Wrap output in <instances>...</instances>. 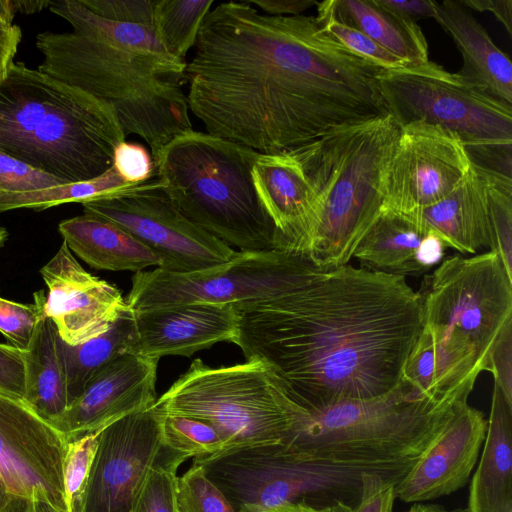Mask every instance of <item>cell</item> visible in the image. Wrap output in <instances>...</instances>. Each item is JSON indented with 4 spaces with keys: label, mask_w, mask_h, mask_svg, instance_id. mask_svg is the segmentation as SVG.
Instances as JSON below:
<instances>
[{
    "label": "cell",
    "mask_w": 512,
    "mask_h": 512,
    "mask_svg": "<svg viewBox=\"0 0 512 512\" xmlns=\"http://www.w3.org/2000/svg\"><path fill=\"white\" fill-rule=\"evenodd\" d=\"M185 460L175 453L156 465L147 476L132 512H177L176 471Z\"/></svg>",
    "instance_id": "cell-35"
},
{
    "label": "cell",
    "mask_w": 512,
    "mask_h": 512,
    "mask_svg": "<svg viewBox=\"0 0 512 512\" xmlns=\"http://www.w3.org/2000/svg\"><path fill=\"white\" fill-rule=\"evenodd\" d=\"M177 512H237L224 493L194 463L176 483Z\"/></svg>",
    "instance_id": "cell-33"
},
{
    "label": "cell",
    "mask_w": 512,
    "mask_h": 512,
    "mask_svg": "<svg viewBox=\"0 0 512 512\" xmlns=\"http://www.w3.org/2000/svg\"><path fill=\"white\" fill-rule=\"evenodd\" d=\"M161 434L164 447L186 459L214 455L224 448L210 424L187 416L163 414Z\"/></svg>",
    "instance_id": "cell-32"
},
{
    "label": "cell",
    "mask_w": 512,
    "mask_h": 512,
    "mask_svg": "<svg viewBox=\"0 0 512 512\" xmlns=\"http://www.w3.org/2000/svg\"><path fill=\"white\" fill-rule=\"evenodd\" d=\"M20 512H64L46 500L31 498L23 501Z\"/></svg>",
    "instance_id": "cell-50"
},
{
    "label": "cell",
    "mask_w": 512,
    "mask_h": 512,
    "mask_svg": "<svg viewBox=\"0 0 512 512\" xmlns=\"http://www.w3.org/2000/svg\"><path fill=\"white\" fill-rule=\"evenodd\" d=\"M58 332L53 321L45 317L28 349L25 362V402L49 423L68 407L66 379L58 351Z\"/></svg>",
    "instance_id": "cell-27"
},
{
    "label": "cell",
    "mask_w": 512,
    "mask_h": 512,
    "mask_svg": "<svg viewBox=\"0 0 512 512\" xmlns=\"http://www.w3.org/2000/svg\"><path fill=\"white\" fill-rule=\"evenodd\" d=\"M404 215L438 234L447 247L460 253L490 250L484 184L474 164L461 183L443 199Z\"/></svg>",
    "instance_id": "cell-23"
},
{
    "label": "cell",
    "mask_w": 512,
    "mask_h": 512,
    "mask_svg": "<svg viewBox=\"0 0 512 512\" xmlns=\"http://www.w3.org/2000/svg\"><path fill=\"white\" fill-rule=\"evenodd\" d=\"M136 344L134 311L129 307L105 333L76 346L59 336L57 345L64 368L68 406L82 393L89 379L116 356L133 352Z\"/></svg>",
    "instance_id": "cell-28"
},
{
    "label": "cell",
    "mask_w": 512,
    "mask_h": 512,
    "mask_svg": "<svg viewBox=\"0 0 512 512\" xmlns=\"http://www.w3.org/2000/svg\"><path fill=\"white\" fill-rule=\"evenodd\" d=\"M399 133L388 114L287 151L300 163L317 198L303 255L320 270L349 264L381 214L384 173Z\"/></svg>",
    "instance_id": "cell-6"
},
{
    "label": "cell",
    "mask_w": 512,
    "mask_h": 512,
    "mask_svg": "<svg viewBox=\"0 0 512 512\" xmlns=\"http://www.w3.org/2000/svg\"><path fill=\"white\" fill-rule=\"evenodd\" d=\"M13 9L16 12L23 14H32L38 12L44 8H49L51 0H40V1H26V0H11Z\"/></svg>",
    "instance_id": "cell-49"
},
{
    "label": "cell",
    "mask_w": 512,
    "mask_h": 512,
    "mask_svg": "<svg viewBox=\"0 0 512 512\" xmlns=\"http://www.w3.org/2000/svg\"><path fill=\"white\" fill-rule=\"evenodd\" d=\"M99 432L69 442L64 460V489L69 512H77L98 446Z\"/></svg>",
    "instance_id": "cell-37"
},
{
    "label": "cell",
    "mask_w": 512,
    "mask_h": 512,
    "mask_svg": "<svg viewBox=\"0 0 512 512\" xmlns=\"http://www.w3.org/2000/svg\"><path fill=\"white\" fill-rule=\"evenodd\" d=\"M416 293L421 329L403 378L430 398H468L512 320V278L493 251L455 254L425 275Z\"/></svg>",
    "instance_id": "cell-4"
},
{
    "label": "cell",
    "mask_w": 512,
    "mask_h": 512,
    "mask_svg": "<svg viewBox=\"0 0 512 512\" xmlns=\"http://www.w3.org/2000/svg\"><path fill=\"white\" fill-rule=\"evenodd\" d=\"M0 391L24 399L26 391L23 352L0 343Z\"/></svg>",
    "instance_id": "cell-43"
},
{
    "label": "cell",
    "mask_w": 512,
    "mask_h": 512,
    "mask_svg": "<svg viewBox=\"0 0 512 512\" xmlns=\"http://www.w3.org/2000/svg\"><path fill=\"white\" fill-rule=\"evenodd\" d=\"M379 83L389 115L400 127L422 123L446 129L461 140L473 164L511 176L512 106L430 60L384 70Z\"/></svg>",
    "instance_id": "cell-10"
},
{
    "label": "cell",
    "mask_w": 512,
    "mask_h": 512,
    "mask_svg": "<svg viewBox=\"0 0 512 512\" xmlns=\"http://www.w3.org/2000/svg\"><path fill=\"white\" fill-rule=\"evenodd\" d=\"M476 167L484 184L489 251L498 254L507 275L512 278V178L494 170Z\"/></svg>",
    "instance_id": "cell-31"
},
{
    "label": "cell",
    "mask_w": 512,
    "mask_h": 512,
    "mask_svg": "<svg viewBox=\"0 0 512 512\" xmlns=\"http://www.w3.org/2000/svg\"><path fill=\"white\" fill-rule=\"evenodd\" d=\"M84 214L129 232L160 259L159 269L190 273L237 255L226 243L186 219L155 177L119 194L82 203Z\"/></svg>",
    "instance_id": "cell-12"
},
{
    "label": "cell",
    "mask_w": 512,
    "mask_h": 512,
    "mask_svg": "<svg viewBox=\"0 0 512 512\" xmlns=\"http://www.w3.org/2000/svg\"><path fill=\"white\" fill-rule=\"evenodd\" d=\"M512 404V320L508 321L497 336L488 355L486 370Z\"/></svg>",
    "instance_id": "cell-41"
},
{
    "label": "cell",
    "mask_w": 512,
    "mask_h": 512,
    "mask_svg": "<svg viewBox=\"0 0 512 512\" xmlns=\"http://www.w3.org/2000/svg\"><path fill=\"white\" fill-rule=\"evenodd\" d=\"M14 15L12 1L0 0V83L14 62L22 38L20 27L13 24Z\"/></svg>",
    "instance_id": "cell-44"
},
{
    "label": "cell",
    "mask_w": 512,
    "mask_h": 512,
    "mask_svg": "<svg viewBox=\"0 0 512 512\" xmlns=\"http://www.w3.org/2000/svg\"><path fill=\"white\" fill-rule=\"evenodd\" d=\"M40 274L48 289L45 316L68 345L105 333L129 308L120 290L87 272L65 242Z\"/></svg>",
    "instance_id": "cell-16"
},
{
    "label": "cell",
    "mask_w": 512,
    "mask_h": 512,
    "mask_svg": "<svg viewBox=\"0 0 512 512\" xmlns=\"http://www.w3.org/2000/svg\"><path fill=\"white\" fill-rule=\"evenodd\" d=\"M257 195L280 232L284 248L303 254L317 198L300 163L289 152L261 154L252 167Z\"/></svg>",
    "instance_id": "cell-20"
},
{
    "label": "cell",
    "mask_w": 512,
    "mask_h": 512,
    "mask_svg": "<svg viewBox=\"0 0 512 512\" xmlns=\"http://www.w3.org/2000/svg\"><path fill=\"white\" fill-rule=\"evenodd\" d=\"M8 231L6 228L0 226V247L3 246V244L5 243V241L7 240L8 238Z\"/></svg>",
    "instance_id": "cell-52"
},
{
    "label": "cell",
    "mask_w": 512,
    "mask_h": 512,
    "mask_svg": "<svg viewBox=\"0 0 512 512\" xmlns=\"http://www.w3.org/2000/svg\"><path fill=\"white\" fill-rule=\"evenodd\" d=\"M155 406L210 424L224 443L217 454L282 443L306 411L258 359L220 368L195 359Z\"/></svg>",
    "instance_id": "cell-9"
},
{
    "label": "cell",
    "mask_w": 512,
    "mask_h": 512,
    "mask_svg": "<svg viewBox=\"0 0 512 512\" xmlns=\"http://www.w3.org/2000/svg\"><path fill=\"white\" fill-rule=\"evenodd\" d=\"M235 341L307 410L382 396L402 380L421 329L406 278L346 264L278 297L233 305Z\"/></svg>",
    "instance_id": "cell-2"
},
{
    "label": "cell",
    "mask_w": 512,
    "mask_h": 512,
    "mask_svg": "<svg viewBox=\"0 0 512 512\" xmlns=\"http://www.w3.org/2000/svg\"><path fill=\"white\" fill-rule=\"evenodd\" d=\"M261 154L192 130L159 152L155 176L186 219L228 246L240 252L285 250L254 188L251 171Z\"/></svg>",
    "instance_id": "cell-7"
},
{
    "label": "cell",
    "mask_w": 512,
    "mask_h": 512,
    "mask_svg": "<svg viewBox=\"0 0 512 512\" xmlns=\"http://www.w3.org/2000/svg\"><path fill=\"white\" fill-rule=\"evenodd\" d=\"M67 446L24 399L0 391V480L14 499L41 498L69 512L63 476Z\"/></svg>",
    "instance_id": "cell-15"
},
{
    "label": "cell",
    "mask_w": 512,
    "mask_h": 512,
    "mask_svg": "<svg viewBox=\"0 0 512 512\" xmlns=\"http://www.w3.org/2000/svg\"><path fill=\"white\" fill-rule=\"evenodd\" d=\"M162 416L154 404L99 432L77 512H132L150 471L175 454L163 445Z\"/></svg>",
    "instance_id": "cell-13"
},
{
    "label": "cell",
    "mask_w": 512,
    "mask_h": 512,
    "mask_svg": "<svg viewBox=\"0 0 512 512\" xmlns=\"http://www.w3.org/2000/svg\"><path fill=\"white\" fill-rule=\"evenodd\" d=\"M71 32H43L37 70L110 106L127 137H141L154 159L175 137L193 130L187 62L170 55L150 28L107 20L80 0H51L48 8Z\"/></svg>",
    "instance_id": "cell-3"
},
{
    "label": "cell",
    "mask_w": 512,
    "mask_h": 512,
    "mask_svg": "<svg viewBox=\"0 0 512 512\" xmlns=\"http://www.w3.org/2000/svg\"><path fill=\"white\" fill-rule=\"evenodd\" d=\"M112 167L123 181L138 185L155 176V164L152 155L139 143H119L113 152Z\"/></svg>",
    "instance_id": "cell-39"
},
{
    "label": "cell",
    "mask_w": 512,
    "mask_h": 512,
    "mask_svg": "<svg viewBox=\"0 0 512 512\" xmlns=\"http://www.w3.org/2000/svg\"><path fill=\"white\" fill-rule=\"evenodd\" d=\"M318 5L337 20L366 34L408 66L429 61L428 44L421 28L377 5L374 0H326Z\"/></svg>",
    "instance_id": "cell-26"
},
{
    "label": "cell",
    "mask_w": 512,
    "mask_h": 512,
    "mask_svg": "<svg viewBox=\"0 0 512 512\" xmlns=\"http://www.w3.org/2000/svg\"><path fill=\"white\" fill-rule=\"evenodd\" d=\"M396 484L397 482L379 474H363L359 501L351 512H392Z\"/></svg>",
    "instance_id": "cell-42"
},
{
    "label": "cell",
    "mask_w": 512,
    "mask_h": 512,
    "mask_svg": "<svg viewBox=\"0 0 512 512\" xmlns=\"http://www.w3.org/2000/svg\"><path fill=\"white\" fill-rule=\"evenodd\" d=\"M487 429L481 411L462 402L453 417L396 484V498L420 503L449 495L468 481Z\"/></svg>",
    "instance_id": "cell-18"
},
{
    "label": "cell",
    "mask_w": 512,
    "mask_h": 512,
    "mask_svg": "<svg viewBox=\"0 0 512 512\" xmlns=\"http://www.w3.org/2000/svg\"><path fill=\"white\" fill-rule=\"evenodd\" d=\"M64 184L0 151V190L19 192Z\"/></svg>",
    "instance_id": "cell-40"
},
{
    "label": "cell",
    "mask_w": 512,
    "mask_h": 512,
    "mask_svg": "<svg viewBox=\"0 0 512 512\" xmlns=\"http://www.w3.org/2000/svg\"><path fill=\"white\" fill-rule=\"evenodd\" d=\"M352 508L353 507L343 499H333L327 504L303 500L287 502L272 507L245 505L237 512H351Z\"/></svg>",
    "instance_id": "cell-45"
},
{
    "label": "cell",
    "mask_w": 512,
    "mask_h": 512,
    "mask_svg": "<svg viewBox=\"0 0 512 512\" xmlns=\"http://www.w3.org/2000/svg\"><path fill=\"white\" fill-rule=\"evenodd\" d=\"M467 512H512V404L496 385Z\"/></svg>",
    "instance_id": "cell-24"
},
{
    "label": "cell",
    "mask_w": 512,
    "mask_h": 512,
    "mask_svg": "<svg viewBox=\"0 0 512 512\" xmlns=\"http://www.w3.org/2000/svg\"><path fill=\"white\" fill-rule=\"evenodd\" d=\"M246 2L271 16L301 15L313 5H317V1L314 0H249Z\"/></svg>",
    "instance_id": "cell-47"
},
{
    "label": "cell",
    "mask_w": 512,
    "mask_h": 512,
    "mask_svg": "<svg viewBox=\"0 0 512 512\" xmlns=\"http://www.w3.org/2000/svg\"><path fill=\"white\" fill-rule=\"evenodd\" d=\"M157 363L130 351L116 356L94 373L51 424L69 443L151 407L157 400Z\"/></svg>",
    "instance_id": "cell-17"
},
{
    "label": "cell",
    "mask_w": 512,
    "mask_h": 512,
    "mask_svg": "<svg viewBox=\"0 0 512 512\" xmlns=\"http://www.w3.org/2000/svg\"><path fill=\"white\" fill-rule=\"evenodd\" d=\"M125 139L110 106L22 62L0 83V151L64 183L105 173Z\"/></svg>",
    "instance_id": "cell-5"
},
{
    "label": "cell",
    "mask_w": 512,
    "mask_h": 512,
    "mask_svg": "<svg viewBox=\"0 0 512 512\" xmlns=\"http://www.w3.org/2000/svg\"><path fill=\"white\" fill-rule=\"evenodd\" d=\"M384 70L316 17L224 2L205 17L187 63L188 107L207 133L280 154L389 114L379 83Z\"/></svg>",
    "instance_id": "cell-1"
},
{
    "label": "cell",
    "mask_w": 512,
    "mask_h": 512,
    "mask_svg": "<svg viewBox=\"0 0 512 512\" xmlns=\"http://www.w3.org/2000/svg\"><path fill=\"white\" fill-rule=\"evenodd\" d=\"M435 20L452 37L463 59L457 75L472 89L512 106V63L459 0L437 4Z\"/></svg>",
    "instance_id": "cell-22"
},
{
    "label": "cell",
    "mask_w": 512,
    "mask_h": 512,
    "mask_svg": "<svg viewBox=\"0 0 512 512\" xmlns=\"http://www.w3.org/2000/svg\"><path fill=\"white\" fill-rule=\"evenodd\" d=\"M316 18L323 29L338 42L377 66L385 70L408 67L403 60L381 47L363 32L337 20L319 6L318 2Z\"/></svg>",
    "instance_id": "cell-36"
},
{
    "label": "cell",
    "mask_w": 512,
    "mask_h": 512,
    "mask_svg": "<svg viewBox=\"0 0 512 512\" xmlns=\"http://www.w3.org/2000/svg\"><path fill=\"white\" fill-rule=\"evenodd\" d=\"M58 231L71 252L92 268L108 271H142L160 266V259L121 227L83 214L63 220Z\"/></svg>",
    "instance_id": "cell-25"
},
{
    "label": "cell",
    "mask_w": 512,
    "mask_h": 512,
    "mask_svg": "<svg viewBox=\"0 0 512 512\" xmlns=\"http://www.w3.org/2000/svg\"><path fill=\"white\" fill-rule=\"evenodd\" d=\"M132 186L135 185L123 181L111 166L102 175L88 181L19 192L0 190V213L19 208L39 211L73 202L82 204L119 194Z\"/></svg>",
    "instance_id": "cell-29"
},
{
    "label": "cell",
    "mask_w": 512,
    "mask_h": 512,
    "mask_svg": "<svg viewBox=\"0 0 512 512\" xmlns=\"http://www.w3.org/2000/svg\"><path fill=\"white\" fill-rule=\"evenodd\" d=\"M375 3L402 19L416 23L436 17L438 2L433 0H374Z\"/></svg>",
    "instance_id": "cell-46"
},
{
    "label": "cell",
    "mask_w": 512,
    "mask_h": 512,
    "mask_svg": "<svg viewBox=\"0 0 512 512\" xmlns=\"http://www.w3.org/2000/svg\"><path fill=\"white\" fill-rule=\"evenodd\" d=\"M156 0H80L95 15L120 23L141 25L153 30ZM154 31V30H153Z\"/></svg>",
    "instance_id": "cell-38"
},
{
    "label": "cell",
    "mask_w": 512,
    "mask_h": 512,
    "mask_svg": "<svg viewBox=\"0 0 512 512\" xmlns=\"http://www.w3.org/2000/svg\"><path fill=\"white\" fill-rule=\"evenodd\" d=\"M133 352L151 359L189 357L219 342H234L238 315L232 304L190 303L134 311Z\"/></svg>",
    "instance_id": "cell-19"
},
{
    "label": "cell",
    "mask_w": 512,
    "mask_h": 512,
    "mask_svg": "<svg viewBox=\"0 0 512 512\" xmlns=\"http://www.w3.org/2000/svg\"><path fill=\"white\" fill-rule=\"evenodd\" d=\"M461 140L438 126L400 127L383 178V209L410 213L443 199L472 167Z\"/></svg>",
    "instance_id": "cell-14"
},
{
    "label": "cell",
    "mask_w": 512,
    "mask_h": 512,
    "mask_svg": "<svg viewBox=\"0 0 512 512\" xmlns=\"http://www.w3.org/2000/svg\"><path fill=\"white\" fill-rule=\"evenodd\" d=\"M459 2L467 9L491 12L512 36V0H459Z\"/></svg>",
    "instance_id": "cell-48"
},
{
    "label": "cell",
    "mask_w": 512,
    "mask_h": 512,
    "mask_svg": "<svg viewBox=\"0 0 512 512\" xmlns=\"http://www.w3.org/2000/svg\"><path fill=\"white\" fill-rule=\"evenodd\" d=\"M32 304H22L0 297V333L12 347L28 349L45 316L46 296L43 290L33 294Z\"/></svg>",
    "instance_id": "cell-34"
},
{
    "label": "cell",
    "mask_w": 512,
    "mask_h": 512,
    "mask_svg": "<svg viewBox=\"0 0 512 512\" xmlns=\"http://www.w3.org/2000/svg\"><path fill=\"white\" fill-rule=\"evenodd\" d=\"M22 503L7 492L0 480V512H20Z\"/></svg>",
    "instance_id": "cell-51"
},
{
    "label": "cell",
    "mask_w": 512,
    "mask_h": 512,
    "mask_svg": "<svg viewBox=\"0 0 512 512\" xmlns=\"http://www.w3.org/2000/svg\"><path fill=\"white\" fill-rule=\"evenodd\" d=\"M446 248L435 232L404 214L382 209L353 257L367 270L406 278L439 264Z\"/></svg>",
    "instance_id": "cell-21"
},
{
    "label": "cell",
    "mask_w": 512,
    "mask_h": 512,
    "mask_svg": "<svg viewBox=\"0 0 512 512\" xmlns=\"http://www.w3.org/2000/svg\"><path fill=\"white\" fill-rule=\"evenodd\" d=\"M213 3V0L155 1L154 34L170 55L185 60Z\"/></svg>",
    "instance_id": "cell-30"
},
{
    "label": "cell",
    "mask_w": 512,
    "mask_h": 512,
    "mask_svg": "<svg viewBox=\"0 0 512 512\" xmlns=\"http://www.w3.org/2000/svg\"><path fill=\"white\" fill-rule=\"evenodd\" d=\"M321 271L293 251L238 252L225 263L190 273L159 268L137 272L126 302L133 311L190 303L256 302L286 294Z\"/></svg>",
    "instance_id": "cell-11"
},
{
    "label": "cell",
    "mask_w": 512,
    "mask_h": 512,
    "mask_svg": "<svg viewBox=\"0 0 512 512\" xmlns=\"http://www.w3.org/2000/svg\"><path fill=\"white\" fill-rule=\"evenodd\" d=\"M467 399L430 398L402 377L382 396L306 409L281 444L304 460L410 469Z\"/></svg>",
    "instance_id": "cell-8"
}]
</instances>
